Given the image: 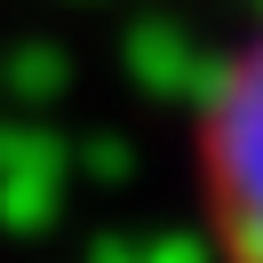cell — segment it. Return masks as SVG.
Wrapping results in <instances>:
<instances>
[{"mask_svg":"<svg viewBox=\"0 0 263 263\" xmlns=\"http://www.w3.org/2000/svg\"><path fill=\"white\" fill-rule=\"evenodd\" d=\"M199 215L215 263H263V32L215 72L199 112Z\"/></svg>","mask_w":263,"mask_h":263,"instance_id":"6da1fadb","label":"cell"}]
</instances>
